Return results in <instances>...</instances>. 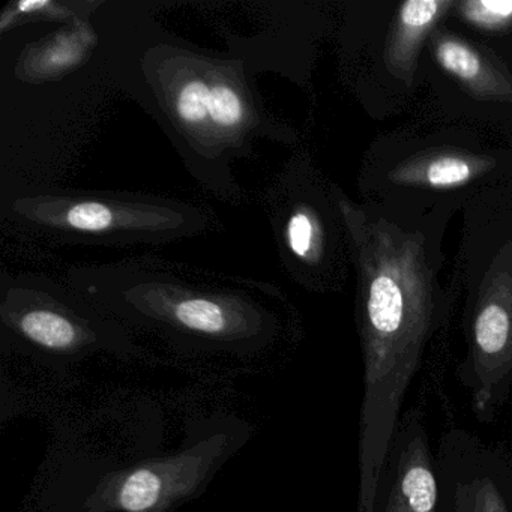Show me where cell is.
I'll list each match as a JSON object with an SVG mask.
<instances>
[{
    "instance_id": "2",
    "label": "cell",
    "mask_w": 512,
    "mask_h": 512,
    "mask_svg": "<svg viewBox=\"0 0 512 512\" xmlns=\"http://www.w3.org/2000/svg\"><path fill=\"white\" fill-rule=\"evenodd\" d=\"M511 187L508 133L446 119L377 137L358 178L364 205L439 244L458 211Z\"/></svg>"
},
{
    "instance_id": "6",
    "label": "cell",
    "mask_w": 512,
    "mask_h": 512,
    "mask_svg": "<svg viewBox=\"0 0 512 512\" xmlns=\"http://www.w3.org/2000/svg\"><path fill=\"white\" fill-rule=\"evenodd\" d=\"M2 217L20 235L62 245H164L212 230L214 215L172 197L131 191L25 190Z\"/></svg>"
},
{
    "instance_id": "8",
    "label": "cell",
    "mask_w": 512,
    "mask_h": 512,
    "mask_svg": "<svg viewBox=\"0 0 512 512\" xmlns=\"http://www.w3.org/2000/svg\"><path fill=\"white\" fill-rule=\"evenodd\" d=\"M422 82L440 119L512 130V47L457 34L443 22L422 50Z\"/></svg>"
},
{
    "instance_id": "4",
    "label": "cell",
    "mask_w": 512,
    "mask_h": 512,
    "mask_svg": "<svg viewBox=\"0 0 512 512\" xmlns=\"http://www.w3.org/2000/svg\"><path fill=\"white\" fill-rule=\"evenodd\" d=\"M449 290L464 301L466 355L455 374L476 419L491 422L512 391V187L464 209Z\"/></svg>"
},
{
    "instance_id": "15",
    "label": "cell",
    "mask_w": 512,
    "mask_h": 512,
    "mask_svg": "<svg viewBox=\"0 0 512 512\" xmlns=\"http://www.w3.org/2000/svg\"><path fill=\"white\" fill-rule=\"evenodd\" d=\"M160 476L148 469L136 470L119 491V505L128 512H145L157 505L161 496Z\"/></svg>"
},
{
    "instance_id": "13",
    "label": "cell",
    "mask_w": 512,
    "mask_h": 512,
    "mask_svg": "<svg viewBox=\"0 0 512 512\" xmlns=\"http://www.w3.org/2000/svg\"><path fill=\"white\" fill-rule=\"evenodd\" d=\"M455 0H406L389 20L383 43L385 73L404 88L418 86L419 61L431 32L442 25Z\"/></svg>"
},
{
    "instance_id": "1",
    "label": "cell",
    "mask_w": 512,
    "mask_h": 512,
    "mask_svg": "<svg viewBox=\"0 0 512 512\" xmlns=\"http://www.w3.org/2000/svg\"><path fill=\"white\" fill-rule=\"evenodd\" d=\"M356 274V323L364 358L356 512H373L389 445L410 385L454 310L440 284L442 244L337 187Z\"/></svg>"
},
{
    "instance_id": "10",
    "label": "cell",
    "mask_w": 512,
    "mask_h": 512,
    "mask_svg": "<svg viewBox=\"0 0 512 512\" xmlns=\"http://www.w3.org/2000/svg\"><path fill=\"white\" fill-rule=\"evenodd\" d=\"M439 512H512V458L478 436L449 428L436 452Z\"/></svg>"
},
{
    "instance_id": "11",
    "label": "cell",
    "mask_w": 512,
    "mask_h": 512,
    "mask_svg": "<svg viewBox=\"0 0 512 512\" xmlns=\"http://www.w3.org/2000/svg\"><path fill=\"white\" fill-rule=\"evenodd\" d=\"M208 83L212 125L230 160L250 157L257 140L284 145L298 140L265 109L244 59L208 50Z\"/></svg>"
},
{
    "instance_id": "9",
    "label": "cell",
    "mask_w": 512,
    "mask_h": 512,
    "mask_svg": "<svg viewBox=\"0 0 512 512\" xmlns=\"http://www.w3.org/2000/svg\"><path fill=\"white\" fill-rule=\"evenodd\" d=\"M0 316L17 338L50 353L76 352L119 334L115 320L73 287L32 272L2 274Z\"/></svg>"
},
{
    "instance_id": "16",
    "label": "cell",
    "mask_w": 512,
    "mask_h": 512,
    "mask_svg": "<svg viewBox=\"0 0 512 512\" xmlns=\"http://www.w3.org/2000/svg\"><path fill=\"white\" fill-rule=\"evenodd\" d=\"M80 4H74L73 8H68L67 4H56V2H19L13 5V13H5L4 19L11 17V23H17L22 17H28L29 22H35L38 17L41 20H77L80 13L74 11Z\"/></svg>"
},
{
    "instance_id": "12",
    "label": "cell",
    "mask_w": 512,
    "mask_h": 512,
    "mask_svg": "<svg viewBox=\"0 0 512 512\" xmlns=\"http://www.w3.org/2000/svg\"><path fill=\"white\" fill-rule=\"evenodd\" d=\"M436 454L421 410L401 413L377 485L373 512H439Z\"/></svg>"
},
{
    "instance_id": "3",
    "label": "cell",
    "mask_w": 512,
    "mask_h": 512,
    "mask_svg": "<svg viewBox=\"0 0 512 512\" xmlns=\"http://www.w3.org/2000/svg\"><path fill=\"white\" fill-rule=\"evenodd\" d=\"M67 284L101 313L175 337L239 343L271 334L286 298L274 284L154 256L68 269Z\"/></svg>"
},
{
    "instance_id": "7",
    "label": "cell",
    "mask_w": 512,
    "mask_h": 512,
    "mask_svg": "<svg viewBox=\"0 0 512 512\" xmlns=\"http://www.w3.org/2000/svg\"><path fill=\"white\" fill-rule=\"evenodd\" d=\"M337 187L302 154L286 164L265 193L281 265L295 283L311 292L340 289L352 265Z\"/></svg>"
},
{
    "instance_id": "14",
    "label": "cell",
    "mask_w": 512,
    "mask_h": 512,
    "mask_svg": "<svg viewBox=\"0 0 512 512\" xmlns=\"http://www.w3.org/2000/svg\"><path fill=\"white\" fill-rule=\"evenodd\" d=\"M449 17H454L475 38L488 43L512 40V0H455Z\"/></svg>"
},
{
    "instance_id": "5",
    "label": "cell",
    "mask_w": 512,
    "mask_h": 512,
    "mask_svg": "<svg viewBox=\"0 0 512 512\" xmlns=\"http://www.w3.org/2000/svg\"><path fill=\"white\" fill-rule=\"evenodd\" d=\"M122 64L116 82L160 124L194 178L238 203L242 190L209 113L208 50L157 28L133 43Z\"/></svg>"
}]
</instances>
